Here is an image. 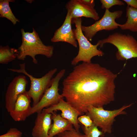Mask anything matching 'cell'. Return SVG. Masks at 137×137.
<instances>
[{
	"label": "cell",
	"instance_id": "1",
	"mask_svg": "<svg viewBox=\"0 0 137 137\" xmlns=\"http://www.w3.org/2000/svg\"><path fill=\"white\" fill-rule=\"evenodd\" d=\"M117 76L98 63L83 62L63 80L61 94L82 115L90 108L103 107L114 101Z\"/></svg>",
	"mask_w": 137,
	"mask_h": 137
},
{
	"label": "cell",
	"instance_id": "2",
	"mask_svg": "<svg viewBox=\"0 0 137 137\" xmlns=\"http://www.w3.org/2000/svg\"><path fill=\"white\" fill-rule=\"evenodd\" d=\"M33 31L30 32H25L21 29L22 43L18 49L19 53L17 58L24 61L27 56L31 57L33 62L38 63L36 58L37 55L45 56L48 58L51 57L53 54L54 48L52 45H45L41 41L36 31L32 28Z\"/></svg>",
	"mask_w": 137,
	"mask_h": 137
},
{
	"label": "cell",
	"instance_id": "3",
	"mask_svg": "<svg viewBox=\"0 0 137 137\" xmlns=\"http://www.w3.org/2000/svg\"><path fill=\"white\" fill-rule=\"evenodd\" d=\"M75 25L76 28L73 29L75 38L78 42L79 49L77 55L71 62L73 65H76L80 61L91 63L92 59L96 56H102L104 55L103 52L98 49L100 45L99 40L95 45L92 44L84 35L81 29V18L72 19Z\"/></svg>",
	"mask_w": 137,
	"mask_h": 137
},
{
	"label": "cell",
	"instance_id": "4",
	"mask_svg": "<svg viewBox=\"0 0 137 137\" xmlns=\"http://www.w3.org/2000/svg\"><path fill=\"white\" fill-rule=\"evenodd\" d=\"M99 47L106 43L111 44L117 49L115 54L117 59L124 60L137 58V41L132 35L116 32L102 40H99Z\"/></svg>",
	"mask_w": 137,
	"mask_h": 137
},
{
	"label": "cell",
	"instance_id": "5",
	"mask_svg": "<svg viewBox=\"0 0 137 137\" xmlns=\"http://www.w3.org/2000/svg\"><path fill=\"white\" fill-rule=\"evenodd\" d=\"M19 69L8 68V70L19 73H22L28 76L30 81V87L27 93L33 100L32 107L36 105L42 98L45 92L51 85L52 77L57 72L55 68L49 70L42 77L37 78L33 77L27 72L25 63L19 65Z\"/></svg>",
	"mask_w": 137,
	"mask_h": 137
},
{
	"label": "cell",
	"instance_id": "6",
	"mask_svg": "<svg viewBox=\"0 0 137 137\" xmlns=\"http://www.w3.org/2000/svg\"><path fill=\"white\" fill-rule=\"evenodd\" d=\"M132 104L124 105L120 108L112 110H105L103 107H91L86 113L92 121L94 124L101 129L104 133L110 134L115 118L120 115L127 114L125 110L131 106Z\"/></svg>",
	"mask_w": 137,
	"mask_h": 137
},
{
	"label": "cell",
	"instance_id": "7",
	"mask_svg": "<svg viewBox=\"0 0 137 137\" xmlns=\"http://www.w3.org/2000/svg\"><path fill=\"white\" fill-rule=\"evenodd\" d=\"M123 12L122 10L111 12L106 9L102 18L93 24L88 26L82 25L81 30L86 38L91 41L92 39L97 33L102 30L110 31L117 28L118 23L115 20L120 18Z\"/></svg>",
	"mask_w": 137,
	"mask_h": 137
},
{
	"label": "cell",
	"instance_id": "8",
	"mask_svg": "<svg viewBox=\"0 0 137 137\" xmlns=\"http://www.w3.org/2000/svg\"><path fill=\"white\" fill-rule=\"evenodd\" d=\"M64 69L60 71L52 79L50 86L46 90L41 98L36 105L31 107L30 115L41 112L44 108L56 104L63 97L59 93L60 81L64 75Z\"/></svg>",
	"mask_w": 137,
	"mask_h": 137
},
{
	"label": "cell",
	"instance_id": "9",
	"mask_svg": "<svg viewBox=\"0 0 137 137\" xmlns=\"http://www.w3.org/2000/svg\"><path fill=\"white\" fill-rule=\"evenodd\" d=\"M26 77L20 75L15 77L9 84L5 96V108L9 113L14 109L18 96L24 92L28 83Z\"/></svg>",
	"mask_w": 137,
	"mask_h": 137
},
{
	"label": "cell",
	"instance_id": "10",
	"mask_svg": "<svg viewBox=\"0 0 137 137\" xmlns=\"http://www.w3.org/2000/svg\"><path fill=\"white\" fill-rule=\"evenodd\" d=\"M57 110L61 111V116L70 121L74 127V129L79 131L80 126L78 117L80 115L68 103L64 100L63 99H61L57 104L44 108L42 111L46 113H52Z\"/></svg>",
	"mask_w": 137,
	"mask_h": 137
},
{
	"label": "cell",
	"instance_id": "11",
	"mask_svg": "<svg viewBox=\"0 0 137 137\" xmlns=\"http://www.w3.org/2000/svg\"><path fill=\"white\" fill-rule=\"evenodd\" d=\"M65 8L72 19L84 17L95 21L99 18L98 13L94 8L83 3L80 0H70L66 3Z\"/></svg>",
	"mask_w": 137,
	"mask_h": 137
},
{
	"label": "cell",
	"instance_id": "12",
	"mask_svg": "<svg viewBox=\"0 0 137 137\" xmlns=\"http://www.w3.org/2000/svg\"><path fill=\"white\" fill-rule=\"evenodd\" d=\"M31 98L26 91L19 95L10 115L15 121H24L30 116Z\"/></svg>",
	"mask_w": 137,
	"mask_h": 137
},
{
	"label": "cell",
	"instance_id": "13",
	"mask_svg": "<svg viewBox=\"0 0 137 137\" xmlns=\"http://www.w3.org/2000/svg\"><path fill=\"white\" fill-rule=\"evenodd\" d=\"M72 19L69 12L67 11L65 19L63 24L57 29L51 39L53 42H67L75 47H77V41L72 29Z\"/></svg>",
	"mask_w": 137,
	"mask_h": 137
},
{
	"label": "cell",
	"instance_id": "14",
	"mask_svg": "<svg viewBox=\"0 0 137 137\" xmlns=\"http://www.w3.org/2000/svg\"><path fill=\"white\" fill-rule=\"evenodd\" d=\"M37 113L32 131V137H48V131L52 124V114L43 111Z\"/></svg>",
	"mask_w": 137,
	"mask_h": 137
},
{
	"label": "cell",
	"instance_id": "15",
	"mask_svg": "<svg viewBox=\"0 0 137 137\" xmlns=\"http://www.w3.org/2000/svg\"><path fill=\"white\" fill-rule=\"evenodd\" d=\"M51 114L53 123L48 131V137H54L65 131L74 129L73 124L69 120L64 118L55 111Z\"/></svg>",
	"mask_w": 137,
	"mask_h": 137
},
{
	"label": "cell",
	"instance_id": "16",
	"mask_svg": "<svg viewBox=\"0 0 137 137\" xmlns=\"http://www.w3.org/2000/svg\"><path fill=\"white\" fill-rule=\"evenodd\" d=\"M126 11L127 20L124 24H118V27L122 30L137 32V9L127 6Z\"/></svg>",
	"mask_w": 137,
	"mask_h": 137
},
{
	"label": "cell",
	"instance_id": "17",
	"mask_svg": "<svg viewBox=\"0 0 137 137\" xmlns=\"http://www.w3.org/2000/svg\"><path fill=\"white\" fill-rule=\"evenodd\" d=\"M18 49L11 48L9 46H0V63L7 64L15 60L19 55Z\"/></svg>",
	"mask_w": 137,
	"mask_h": 137
},
{
	"label": "cell",
	"instance_id": "18",
	"mask_svg": "<svg viewBox=\"0 0 137 137\" xmlns=\"http://www.w3.org/2000/svg\"><path fill=\"white\" fill-rule=\"evenodd\" d=\"M13 0H1L0 1V16L2 18H6L13 24L16 25L19 21L14 16L12 13L9 3V2H15Z\"/></svg>",
	"mask_w": 137,
	"mask_h": 137
},
{
	"label": "cell",
	"instance_id": "19",
	"mask_svg": "<svg viewBox=\"0 0 137 137\" xmlns=\"http://www.w3.org/2000/svg\"><path fill=\"white\" fill-rule=\"evenodd\" d=\"M82 127L85 137H99L104 135V133L99 131L98 127L94 124L89 127L82 125Z\"/></svg>",
	"mask_w": 137,
	"mask_h": 137
},
{
	"label": "cell",
	"instance_id": "20",
	"mask_svg": "<svg viewBox=\"0 0 137 137\" xmlns=\"http://www.w3.org/2000/svg\"><path fill=\"white\" fill-rule=\"evenodd\" d=\"M101 4V8L102 9L105 8L109 10L113 6L115 5L124 6L125 3L120 0H100Z\"/></svg>",
	"mask_w": 137,
	"mask_h": 137
},
{
	"label": "cell",
	"instance_id": "21",
	"mask_svg": "<svg viewBox=\"0 0 137 137\" xmlns=\"http://www.w3.org/2000/svg\"><path fill=\"white\" fill-rule=\"evenodd\" d=\"M54 137H85L84 134L74 128L72 130L65 131L59 134Z\"/></svg>",
	"mask_w": 137,
	"mask_h": 137
},
{
	"label": "cell",
	"instance_id": "22",
	"mask_svg": "<svg viewBox=\"0 0 137 137\" xmlns=\"http://www.w3.org/2000/svg\"><path fill=\"white\" fill-rule=\"evenodd\" d=\"M22 132L15 127L11 128L7 132L0 136V137H21Z\"/></svg>",
	"mask_w": 137,
	"mask_h": 137
},
{
	"label": "cell",
	"instance_id": "23",
	"mask_svg": "<svg viewBox=\"0 0 137 137\" xmlns=\"http://www.w3.org/2000/svg\"><path fill=\"white\" fill-rule=\"evenodd\" d=\"M78 120L79 122L86 127H90L94 124L90 117L87 115L80 116L78 117Z\"/></svg>",
	"mask_w": 137,
	"mask_h": 137
},
{
	"label": "cell",
	"instance_id": "24",
	"mask_svg": "<svg viewBox=\"0 0 137 137\" xmlns=\"http://www.w3.org/2000/svg\"><path fill=\"white\" fill-rule=\"evenodd\" d=\"M127 6L137 9V0H123Z\"/></svg>",
	"mask_w": 137,
	"mask_h": 137
},
{
	"label": "cell",
	"instance_id": "25",
	"mask_svg": "<svg viewBox=\"0 0 137 137\" xmlns=\"http://www.w3.org/2000/svg\"><path fill=\"white\" fill-rule=\"evenodd\" d=\"M83 3L87 6L94 8L95 5V2L93 0H80Z\"/></svg>",
	"mask_w": 137,
	"mask_h": 137
},
{
	"label": "cell",
	"instance_id": "26",
	"mask_svg": "<svg viewBox=\"0 0 137 137\" xmlns=\"http://www.w3.org/2000/svg\"><path fill=\"white\" fill-rule=\"evenodd\" d=\"M26 1H27L28 3H31L33 1V0H26Z\"/></svg>",
	"mask_w": 137,
	"mask_h": 137
}]
</instances>
